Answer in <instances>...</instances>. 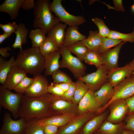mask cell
Listing matches in <instances>:
<instances>
[{
	"mask_svg": "<svg viewBox=\"0 0 134 134\" xmlns=\"http://www.w3.org/2000/svg\"><path fill=\"white\" fill-rule=\"evenodd\" d=\"M49 94L40 97H33L23 94L18 113V117L27 121L38 120L53 115L51 111Z\"/></svg>",
	"mask_w": 134,
	"mask_h": 134,
	"instance_id": "cell-1",
	"label": "cell"
},
{
	"mask_svg": "<svg viewBox=\"0 0 134 134\" xmlns=\"http://www.w3.org/2000/svg\"><path fill=\"white\" fill-rule=\"evenodd\" d=\"M13 65L26 74L34 76L41 74L44 70V57L39 48L32 47L20 50Z\"/></svg>",
	"mask_w": 134,
	"mask_h": 134,
	"instance_id": "cell-2",
	"label": "cell"
},
{
	"mask_svg": "<svg viewBox=\"0 0 134 134\" xmlns=\"http://www.w3.org/2000/svg\"><path fill=\"white\" fill-rule=\"evenodd\" d=\"M50 3L49 0H37L33 9V27L35 29L41 30L45 35L60 22L59 19L52 14Z\"/></svg>",
	"mask_w": 134,
	"mask_h": 134,
	"instance_id": "cell-3",
	"label": "cell"
},
{
	"mask_svg": "<svg viewBox=\"0 0 134 134\" xmlns=\"http://www.w3.org/2000/svg\"><path fill=\"white\" fill-rule=\"evenodd\" d=\"M59 50L62 58L60 61V68L68 69L77 79L85 75L86 67L80 59L73 56L66 47L63 46Z\"/></svg>",
	"mask_w": 134,
	"mask_h": 134,
	"instance_id": "cell-4",
	"label": "cell"
},
{
	"mask_svg": "<svg viewBox=\"0 0 134 134\" xmlns=\"http://www.w3.org/2000/svg\"><path fill=\"white\" fill-rule=\"evenodd\" d=\"M62 0H53L50 3V8L60 22L69 26H78L84 24L86 19L82 16H75L68 12L63 6Z\"/></svg>",
	"mask_w": 134,
	"mask_h": 134,
	"instance_id": "cell-5",
	"label": "cell"
},
{
	"mask_svg": "<svg viewBox=\"0 0 134 134\" xmlns=\"http://www.w3.org/2000/svg\"><path fill=\"white\" fill-rule=\"evenodd\" d=\"M23 94L13 93L0 86V106L8 109L15 119L18 118V113Z\"/></svg>",
	"mask_w": 134,
	"mask_h": 134,
	"instance_id": "cell-6",
	"label": "cell"
},
{
	"mask_svg": "<svg viewBox=\"0 0 134 134\" xmlns=\"http://www.w3.org/2000/svg\"><path fill=\"white\" fill-rule=\"evenodd\" d=\"M114 88L112 98L106 104L99 109V113L105 111L113 101L120 99L125 100L134 95V78L131 76L127 77Z\"/></svg>",
	"mask_w": 134,
	"mask_h": 134,
	"instance_id": "cell-7",
	"label": "cell"
},
{
	"mask_svg": "<svg viewBox=\"0 0 134 134\" xmlns=\"http://www.w3.org/2000/svg\"><path fill=\"white\" fill-rule=\"evenodd\" d=\"M49 100L50 109L53 115L68 114L79 115L78 105L72 102L49 93Z\"/></svg>",
	"mask_w": 134,
	"mask_h": 134,
	"instance_id": "cell-8",
	"label": "cell"
},
{
	"mask_svg": "<svg viewBox=\"0 0 134 134\" xmlns=\"http://www.w3.org/2000/svg\"><path fill=\"white\" fill-rule=\"evenodd\" d=\"M109 70L102 65L97 68L95 72L85 75L78 79L87 85L89 90L94 92L108 82L107 75Z\"/></svg>",
	"mask_w": 134,
	"mask_h": 134,
	"instance_id": "cell-9",
	"label": "cell"
},
{
	"mask_svg": "<svg viewBox=\"0 0 134 134\" xmlns=\"http://www.w3.org/2000/svg\"><path fill=\"white\" fill-rule=\"evenodd\" d=\"M96 113L88 112L77 116L67 124L59 128L57 134H80L84 125L96 115Z\"/></svg>",
	"mask_w": 134,
	"mask_h": 134,
	"instance_id": "cell-10",
	"label": "cell"
},
{
	"mask_svg": "<svg viewBox=\"0 0 134 134\" xmlns=\"http://www.w3.org/2000/svg\"><path fill=\"white\" fill-rule=\"evenodd\" d=\"M110 112L106 120L114 124L122 122L127 115L129 108L125 100L120 99L114 100L108 107Z\"/></svg>",
	"mask_w": 134,
	"mask_h": 134,
	"instance_id": "cell-11",
	"label": "cell"
},
{
	"mask_svg": "<svg viewBox=\"0 0 134 134\" xmlns=\"http://www.w3.org/2000/svg\"><path fill=\"white\" fill-rule=\"evenodd\" d=\"M27 121L23 117L14 120L10 113H6L3 119L0 134H22Z\"/></svg>",
	"mask_w": 134,
	"mask_h": 134,
	"instance_id": "cell-12",
	"label": "cell"
},
{
	"mask_svg": "<svg viewBox=\"0 0 134 134\" xmlns=\"http://www.w3.org/2000/svg\"><path fill=\"white\" fill-rule=\"evenodd\" d=\"M33 82L24 94L31 97H38L44 96L48 93V81L45 76L41 74L34 76Z\"/></svg>",
	"mask_w": 134,
	"mask_h": 134,
	"instance_id": "cell-13",
	"label": "cell"
},
{
	"mask_svg": "<svg viewBox=\"0 0 134 134\" xmlns=\"http://www.w3.org/2000/svg\"><path fill=\"white\" fill-rule=\"evenodd\" d=\"M101 107L95 98L94 92L89 90L78 104L79 115L88 112L98 113Z\"/></svg>",
	"mask_w": 134,
	"mask_h": 134,
	"instance_id": "cell-14",
	"label": "cell"
},
{
	"mask_svg": "<svg viewBox=\"0 0 134 134\" xmlns=\"http://www.w3.org/2000/svg\"><path fill=\"white\" fill-rule=\"evenodd\" d=\"M133 72L129 63L109 70L107 75L108 82L114 88L126 78L131 76Z\"/></svg>",
	"mask_w": 134,
	"mask_h": 134,
	"instance_id": "cell-15",
	"label": "cell"
},
{
	"mask_svg": "<svg viewBox=\"0 0 134 134\" xmlns=\"http://www.w3.org/2000/svg\"><path fill=\"white\" fill-rule=\"evenodd\" d=\"M126 43L122 42L113 48L100 54L102 65L109 70L118 67V60L120 50Z\"/></svg>",
	"mask_w": 134,
	"mask_h": 134,
	"instance_id": "cell-16",
	"label": "cell"
},
{
	"mask_svg": "<svg viewBox=\"0 0 134 134\" xmlns=\"http://www.w3.org/2000/svg\"><path fill=\"white\" fill-rule=\"evenodd\" d=\"M24 71L13 65L9 72L5 81L2 85L10 91L14 90L18 84L27 76Z\"/></svg>",
	"mask_w": 134,
	"mask_h": 134,
	"instance_id": "cell-17",
	"label": "cell"
},
{
	"mask_svg": "<svg viewBox=\"0 0 134 134\" xmlns=\"http://www.w3.org/2000/svg\"><path fill=\"white\" fill-rule=\"evenodd\" d=\"M108 114L105 110L92 118L84 125L80 134H94L106 119Z\"/></svg>",
	"mask_w": 134,
	"mask_h": 134,
	"instance_id": "cell-18",
	"label": "cell"
},
{
	"mask_svg": "<svg viewBox=\"0 0 134 134\" xmlns=\"http://www.w3.org/2000/svg\"><path fill=\"white\" fill-rule=\"evenodd\" d=\"M60 55L59 50L44 56L45 76L52 75L54 72L59 69Z\"/></svg>",
	"mask_w": 134,
	"mask_h": 134,
	"instance_id": "cell-19",
	"label": "cell"
},
{
	"mask_svg": "<svg viewBox=\"0 0 134 134\" xmlns=\"http://www.w3.org/2000/svg\"><path fill=\"white\" fill-rule=\"evenodd\" d=\"M77 116L71 114H60L36 120L41 125L51 124L61 127L67 124Z\"/></svg>",
	"mask_w": 134,
	"mask_h": 134,
	"instance_id": "cell-20",
	"label": "cell"
},
{
	"mask_svg": "<svg viewBox=\"0 0 134 134\" xmlns=\"http://www.w3.org/2000/svg\"><path fill=\"white\" fill-rule=\"evenodd\" d=\"M114 93V87L108 82L102 85L94 92L95 98L102 107L106 104L111 100Z\"/></svg>",
	"mask_w": 134,
	"mask_h": 134,
	"instance_id": "cell-21",
	"label": "cell"
},
{
	"mask_svg": "<svg viewBox=\"0 0 134 134\" xmlns=\"http://www.w3.org/2000/svg\"><path fill=\"white\" fill-rule=\"evenodd\" d=\"M78 26H69L66 30L63 46L67 47L86 38L79 31Z\"/></svg>",
	"mask_w": 134,
	"mask_h": 134,
	"instance_id": "cell-22",
	"label": "cell"
},
{
	"mask_svg": "<svg viewBox=\"0 0 134 134\" xmlns=\"http://www.w3.org/2000/svg\"><path fill=\"white\" fill-rule=\"evenodd\" d=\"M24 0H5L0 5V11L6 13L12 20L18 15L19 9Z\"/></svg>",
	"mask_w": 134,
	"mask_h": 134,
	"instance_id": "cell-23",
	"label": "cell"
},
{
	"mask_svg": "<svg viewBox=\"0 0 134 134\" xmlns=\"http://www.w3.org/2000/svg\"><path fill=\"white\" fill-rule=\"evenodd\" d=\"M67 26L66 24L60 22L52 28L47 34V36L56 43L59 48L63 46Z\"/></svg>",
	"mask_w": 134,
	"mask_h": 134,
	"instance_id": "cell-24",
	"label": "cell"
},
{
	"mask_svg": "<svg viewBox=\"0 0 134 134\" xmlns=\"http://www.w3.org/2000/svg\"><path fill=\"white\" fill-rule=\"evenodd\" d=\"M29 31L25 25L22 23L18 24L17 27L14 33L16 35L15 41L12 45L14 49L19 48L20 50H23L22 45L27 42V37Z\"/></svg>",
	"mask_w": 134,
	"mask_h": 134,
	"instance_id": "cell-25",
	"label": "cell"
},
{
	"mask_svg": "<svg viewBox=\"0 0 134 134\" xmlns=\"http://www.w3.org/2000/svg\"><path fill=\"white\" fill-rule=\"evenodd\" d=\"M102 39L99 34L98 31H90L87 37L81 41L89 50L98 52Z\"/></svg>",
	"mask_w": 134,
	"mask_h": 134,
	"instance_id": "cell-26",
	"label": "cell"
},
{
	"mask_svg": "<svg viewBox=\"0 0 134 134\" xmlns=\"http://www.w3.org/2000/svg\"><path fill=\"white\" fill-rule=\"evenodd\" d=\"M124 123L114 124L105 120L96 132L102 134H121Z\"/></svg>",
	"mask_w": 134,
	"mask_h": 134,
	"instance_id": "cell-27",
	"label": "cell"
},
{
	"mask_svg": "<svg viewBox=\"0 0 134 134\" xmlns=\"http://www.w3.org/2000/svg\"><path fill=\"white\" fill-rule=\"evenodd\" d=\"M13 56H11L7 61L0 57V83L2 85L4 84L7 75L13 65L15 59Z\"/></svg>",
	"mask_w": 134,
	"mask_h": 134,
	"instance_id": "cell-28",
	"label": "cell"
},
{
	"mask_svg": "<svg viewBox=\"0 0 134 134\" xmlns=\"http://www.w3.org/2000/svg\"><path fill=\"white\" fill-rule=\"evenodd\" d=\"M76 87L72 102L78 105L80 101L89 90L88 86L83 81L77 79L75 82Z\"/></svg>",
	"mask_w": 134,
	"mask_h": 134,
	"instance_id": "cell-29",
	"label": "cell"
},
{
	"mask_svg": "<svg viewBox=\"0 0 134 134\" xmlns=\"http://www.w3.org/2000/svg\"><path fill=\"white\" fill-rule=\"evenodd\" d=\"M29 37L32 47L39 48L45 40L47 36L41 30L35 29L30 31Z\"/></svg>",
	"mask_w": 134,
	"mask_h": 134,
	"instance_id": "cell-30",
	"label": "cell"
},
{
	"mask_svg": "<svg viewBox=\"0 0 134 134\" xmlns=\"http://www.w3.org/2000/svg\"><path fill=\"white\" fill-rule=\"evenodd\" d=\"M66 48L82 62L89 50L81 41L77 42Z\"/></svg>",
	"mask_w": 134,
	"mask_h": 134,
	"instance_id": "cell-31",
	"label": "cell"
},
{
	"mask_svg": "<svg viewBox=\"0 0 134 134\" xmlns=\"http://www.w3.org/2000/svg\"><path fill=\"white\" fill-rule=\"evenodd\" d=\"M83 61L88 65H93L97 68L102 65L100 54L97 51L89 50Z\"/></svg>",
	"mask_w": 134,
	"mask_h": 134,
	"instance_id": "cell-32",
	"label": "cell"
},
{
	"mask_svg": "<svg viewBox=\"0 0 134 134\" xmlns=\"http://www.w3.org/2000/svg\"><path fill=\"white\" fill-rule=\"evenodd\" d=\"M22 134H44L42 126L36 120L27 121Z\"/></svg>",
	"mask_w": 134,
	"mask_h": 134,
	"instance_id": "cell-33",
	"label": "cell"
},
{
	"mask_svg": "<svg viewBox=\"0 0 134 134\" xmlns=\"http://www.w3.org/2000/svg\"><path fill=\"white\" fill-rule=\"evenodd\" d=\"M39 48L41 54L43 56L59 49L56 43L48 36Z\"/></svg>",
	"mask_w": 134,
	"mask_h": 134,
	"instance_id": "cell-34",
	"label": "cell"
},
{
	"mask_svg": "<svg viewBox=\"0 0 134 134\" xmlns=\"http://www.w3.org/2000/svg\"><path fill=\"white\" fill-rule=\"evenodd\" d=\"M108 37L121 40L126 42H134V27L132 32L128 34H124L116 31L111 30Z\"/></svg>",
	"mask_w": 134,
	"mask_h": 134,
	"instance_id": "cell-35",
	"label": "cell"
},
{
	"mask_svg": "<svg viewBox=\"0 0 134 134\" xmlns=\"http://www.w3.org/2000/svg\"><path fill=\"white\" fill-rule=\"evenodd\" d=\"M122 42L121 40L114 39L108 37L102 38L101 44L98 52L101 54L116 46Z\"/></svg>",
	"mask_w": 134,
	"mask_h": 134,
	"instance_id": "cell-36",
	"label": "cell"
},
{
	"mask_svg": "<svg viewBox=\"0 0 134 134\" xmlns=\"http://www.w3.org/2000/svg\"><path fill=\"white\" fill-rule=\"evenodd\" d=\"M92 21L97 27L99 30V34L101 37H108L110 30L106 25L102 19L95 17L92 18Z\"/></svg>",
	"mask_w": 134,
	"mask_h": 134,
	"instance_id": "cell-37",
	"label": "cell"
},
{
	"mask_svg": "<svg viewBox=\"0 0 134 134\" xmlns=\"http://www.w3.org/2000/svg\"><path fill=\"white\" fill-rule=\"evenodd\" d=\"M52 77L53 82L56 84L70 83L73 81L69 75L60 69L54 72Z\"/></svg>",
	"mask_w": 134,
	"mask_h": 134,
	"instance_id": "cell-38",
	"label": "cell"
},
{
	"mask_svg": "<svg viewBox=\"0 0 134 134\" xmlns=\"http://www.w3.org/2000/svg\"><path fill=\"white\" fill-rule=\"evenodd\" d=\"M33 80V78L26 76L18 84L14 89L16 93L24 94L30 87Z\"/></svg>",
	"mask_w": 134,
	"mask_h": 134,
	"instance_id": "cell-39",
	"label": "cell"
},
{
	"mask_svg": "<svg viewBox=\"0 0 134 134\" xmlns=\"http://www.w3.org/2000/svg\"><path fill=\"white\" fill-rule=\"evenodd\" d=\"M76 87L75 82L72 81L70 83L68 90L65 92L64 95L60 97L62 99L72 102L73 99Z\"/></svg>",
	"mask_w": 134,
	"mask_h": 134,
	"instance_id": "cell-40",
	"label": "cell"
},
{
	"mask_svg": "<svg viewBox=\"0 0 134 134\" xmlns=\"http://www.w3.org/2000/svg\"><path fill=\"white\" fill-rule=\"evenodd\" d=\"M48 92L49 93L60 97L62 96L65 93L61 88L53 82L51 83L49 85Z\"/></svg>",
	"mask_w": 134,
	"mask_h": 134,
	"instance_id": "cell-41",
	"label": "cell"
},
{
	"mask_svg": "<svg viewBox=\"0 0 134 134\" xmlns=\"http://www.w3.org/2000/svg\"><path fill=\"white\" fill-rule=\"evenodd\" d=\"M17 26L18 24L15 22L8 23L5 24H0V28L4 32L8 33H14Z\"/></svg>",
	"mask_w": 134,
	"mask_h": 134,
	"instance_id": "cell-42",
	"label": "cell"
},
{
	"mask_svg": "<svg viewBox=\"0 0 134 134\" xmlns=\"http://www.w3.org/2000/svg\"><path fill=\"white\" fill-rule=\"evenodd\" d=\"M125 119L124 129L130 130L134 132V113L127 115Z\"/></svg>",
	"mask_w": 134,
	"mask_h": 134,
	"instance_id": "cell-43",
	"label": "cell"
},
{
	"mask_svg": "<svg viewBox=\"0 0 134 134\" xmlns=\"http://www.w3.org/2000/svg\"><path fill=\"white\" fill-rule=\"evenodd\" d=\"M41 126L44 134H57L59 127L51 124H46Z\"/></svg>",
	"mask_w": 134,
	"mask_h": 134,
	"instance_id": "cell-44",
	"label": "cell"
},
{
	"mask_svg": "<svg viewBox=\"0 0 134 134\" xmlns=\"http://www.w3.org/2000/svg\"><path fill=\"white\" fill-rule=\"evenodd\" d=\"M35 4V2L34 0H24L21 8L25 10H30L34 9Z\"/></svg>",
	"mask_w": 134,
	"mask_h": 134,
	"instance_id": "cell-45",
	"label": "cell"
},
{
	"mask_svg": "<svg viewBox=\"0 0 134 134\" xmlns=\"http://www.w3.org/2000/svg\"><path fill=\"white\" fill-rule=\"evenodd\" d=\"M129 108L127 115L134 113V95L125 100Z\"/></svg>",
	"mask_w": 134,
	"mask_h": 134,
	"instance_id": "cell-46",
	"label": "cell"
},
{
	"mask_svg": "<svg viewBox=\"0 0 134 134\" xmlns=\"http://www.w3.org/2000/svg\"><path fill=\"white\" fill-rule=\"evenodd\" d=\"M11 48L9 46H7L5 47H1L0 48V54L1 57L3 58L9 57L10 55V53L8 51H10Z\"/></svg>",
	"mask_w": 134,
	"mask_h": 134,
	"instance_id": "cell-47",
	"label": "cell"
},
{
	"mask_svg": "<svg viewBox=\"0 0 134 134\" xmlns=\"http://www.w3.org/2000/svg\"><path fill=\"white\" fill-rule=\"evenodd\" d=\"M113 1L114 5V9L117 11H125V9L122 4V0H113Z\"/></svg>",
	"mask_w": 134,
	"mask_h": 134,
	"instance_id": "cell-48",
	"label": "cell"
},
{
	"mask_svg": "<svg viewBox=\"0 0 134 134\" xmlns=\"http://www.w3.org/2000/svg\"><path fill=\"white\" fill-rule=\"evenodd\" d=\"M70 83H62L59 84H55L57 86L61 88L64 92H65L69 88Z\"/></svg>",
	"mask_w": 134,
	"mask_h": 134,
	"instance_id": "cell-49",
	"label": "cell"
},
{
	"mask_svg": "<svg viewBox=\"0 0 134 134\" xmlns=\"http://www.w3.org/2000/svg\"><path fill=\"white\" fill-rule=\"evenodd\" d=\"M12 33H8L4 32L2 34H0V44H2L3 42L7 38L10 36Z\"/></svg>",
	"mask_w": 134,
	"mask_h": 134,
	"instance_id": "cell-50",
	"label": "cell"
},
{
	"mask_svg": "<svg viewBox=\"0 0 134 134\" xmlns=\"http://www.w3.org/2000/svg\"><path fill=\"white\" fill-rule=\"evenodd\" d=\"M121 134H134V132L130 130L123 129Z\"/></svg>",
	"mask_w": 134,
	"mask_h": 134,
	"instance_id": "cell-51",
	"label": "cell"
},
{
	"mask_svg": "<svg viewBox=\"0 0 134 134\" xmlns=\"http://www.w3.org/2000/svg\"><path fill=\"white\" fill-rule=\"evenodd\" d=\"M129 64L132 70L134 72V57L133 60Z\"/></svg>",
	"mask_w": 134,
	"mask_h": 134,
	"instance_id": "cell-52",
	"label": "cell"
},
{
	"mask_svg": "<svg viewBox=\"0 0 134 134\" xmlns=\"http://www.w3.org/2000/svg\"><path fill=\"white\" fill-rule=\"evenodd\" d=\"M131 9L132 11L134 12V3L131 6Z\"/></svg>",
	"mask_w": 134,
	"mask_h": 134,
	"instance_id": "cell-53",
	"label": "cell"
},
{
	"mask_svg": "<svg viewBox=\"0 0 134 134\" xmlns=\"http://www.w3.org/2000/svg\"><path fill=\"white\" fill-rule=\"evenodd\" d=\"M131 76L134 78V72L132 74V75H131Z\"/></svg>",
	"mask_w": 134,
	"mask_h": 134,
	"instance_id": "cell-54",
	"label": "cell"
},
{
	"mask_svg": "<svg viewBox=\"0 0 134 134\" xmlns=\"http://www.w3.org/2000/svg\"><path fill=\"white\" fill-rule=\"evenodd\" d=\"M95 134H100L98 133H97V132L95 133Z\"/></svg>",
	"mask_w": 134,
	"mask_h": 134,
	"instance_id": "cell-55",
	"label": "cell"
},
{
	"mask_svg": "<svg viewBox=\"0 0 134 134\" xmlns=\"http://www.w3.org/2000/svg\"><path fill=\"white\" fill-rule=\"evenodd\" d=\"M94 134H96L95 133H94Z\"/></svg>",
	"mask_w": 134,
	"mask_h": 134,
	"instance_id": "cell-56",
	"label": "cell"
}]
</instances>
